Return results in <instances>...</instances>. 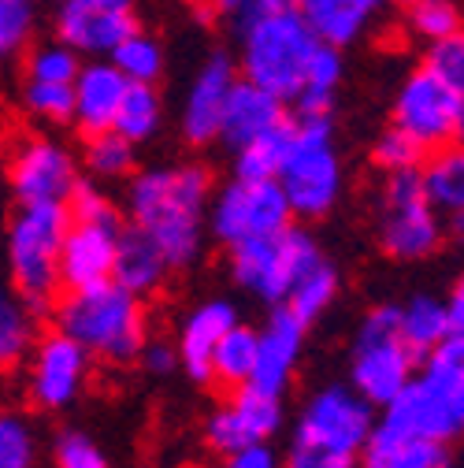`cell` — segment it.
Instances as JSON below:
<instances>
[{
    "label": "cell",
    "mask_w": 464,
    "mask_h": 468,
    "mask_svg": "<svg viewBox=\"0 0 464 468\" xmlns=\"http://www.w3.org/2000/svg\"><path fill=\"white\" fill-rule=\"evenodd\" d=\"M212 175L201 164H171L149 167L127 190L131 227L160 246L171 271L190 268L205 246Z\"/></svg>",
    "instance_id": "cell-1"
},
{
    "label": "cell",
    "mask_w": 464,
    "mask_h": 468,
    "mask_svg": "<svg viewBox=\"0 0 464 468\" xmlns=\"http://www.w3.org/2000/svg\"><path fill=\"white\" fill-rule=\"evenodd\" d=\"M52 327L75 338L100 365H131L149 342L145 298L131 294L111 279L82 290H64L52 302Z\"/></svg>",
    "instance_id": "cell-2"
},
{
    "label": "cell",
    "mask_w": 464,
    "mask_h": 468,
    "mask_svg": "<svg viewBox=\"0 0 464 468\" xmlns=\"http://www.w3.org/2000/svg\"><path fill=\"white\" fill-rule=\"evenodd\" d=\"M379 424L446 446L464 439V335L442 338L420 357L413 383L379 409Z\"/></svg>",
    "instance_id": "cell-3"
},
{
    "label": "cell",
    "mask_w": 464,
    "mask_h": 468,
    "mask_svg": "<svg viewBox=\"0 0 464 468\" xmlns=\"http://www.w3.org/2000/svg\"><path fill=\"white\" fill-rule=\"evenodd\" d=\"M379 417L350 383H327L312 390L298 420L290 428V446L282 453L286 468H357L364 442L372 439Z\"/></svg>",
    "instance_id": "cell-4"
},
{
    "label": "cell",
    "mask_w": 464,
    "mask_h": 468,
    "mask_svg": "<svg viewBox=\"0 0 464 468\" xmlns=\"http://www.w3.org/2000/svg\"><path fill=\"white\" fill-rule=\"evenodd\" d=\"M71 227L68 205H19L8 227L12 290L37 313L60 298V253Z\"/></svg>",
    "instance_id": "cell-5"
},
{
    "label": "cell",
    "mask_w": 464,
    "mask_h": 468,
    "mask_svg": "<svg viewBox=\"0 0 464 468\" xmlns=\"http://www.w3.org/2000/svg\"><path fill=\"white\" fill-rule=\"evenodd\" d=\"M320 41L301 23L294 8L257 19L242 27V79L275 93L279 101H294L305 86L309 64Z\"/></svg>",
    "instance_id": "cell-6"
},
{
    "label": "cell",
    "mask_w": 464,
    "mask_h": 468,
    "mask_svg": "<svg viewBox=\"0 0 464 468\" xmlns=\"http://www.w3.org/2000/svg\"><path fill=\"white\" fill-rule=\"evenodd\" d=\"M71 227L60 253V286L64 290H82L111 279L115 268V250H120L123 234V216L115 208L108 194L93 183H79V190L68 201Z\"/></svg>",
    "instance_id": "cell-7"
},
{
    "label": "cell",
    "mask_w": 464,
    "mask_h": 468,
    "mask_svg": "<svg viewBox=\"0 0 464 468\" xmlns=\"http://www.w3.org/2000/svg\"><path fill=\"white\" fill-rule=\"evenodd\" d=\"M417 365H420V357L413 354V346L401 338V327H397V305H375L353 335L350 387L368 405L383 409L386 401H394L413 383Z\"/></svg>",
    "instance_id": "cell-8"
},
{
    "label": "cell",
    "mask_w": 464,
    "mask_h": 468,
    "mask_svg": "<svg viewBox=\"0 0 464 468\" xmlns=\"http://www.w3.org/2000/svg\"><path fill=\"white\" fill-rule=\"evenodd\" d=\"M290 201V212L320 219L342 197V160L331 142V120H294V142L275 179Z\"/></svg>",
    "instance_id": "cell-9"
},
{
    "label": "cell",
    "mask_w": 464,
    "mask_h": 468,
    "mask_svg": "<svg viewBox=\"0 0 464 468\" xmlns=\"http://www.w3.org/2000/svg\"><path fill=\"white\" fill-rule=\"evenodd\" d=\"M375 230H379L383 253L394 261H424L442 246L446 239L442 212L427 201L420 171L386 175L383 194H379Z\"/></svg>",
    "instance_id": "cell-10"
},
{
    "label": "cell",
    "mask_w": 464,
    "mask_h": 468,
    "mask_svg": "<svg viewBox=\"0 0 464 468\" xmlns=\"http://www.w3.org/2000/svg\"><path fill=\"white\" fill-rule=\"evenodd\" d=\"M320 246L309 239V230L286 227L268 239H249L230 246V275L242 290H249L253 298L268 305H282L290 286L298 282L305 268L320 261Z\"/></svg>",
    "instance_id": "cell-11"
},
{
    "label": "cell",
    "mask_w": 464,
    "mask_h": 468,
    "mask_svg": "<svg viewBox=\"0 0 464 468\" xmlns=\"http://www.w3.org/2000/svg\"><path fill=\"white\" fill-rule=\"evenodd\" d=\"M93 357L64 331H45L23 361V394L41 413H64L90 387Z\"/></svg>",
    "instance_id": "cell-12"
},
{
    "label": "cell",
    "mask_w": 464,
    "mask_h": 468,
    "mask_svg": "<svg viewBox=\"0 0 464 468\" xmlns=\"http://www.w3.org/2000/svg\"><path fill=\"white\" fill-rule=\"evenodd\" d=\"M290 219L294 212H290V201L275 179H235L208 205V230L227 250L294 227Z\"/></svg>",
    "instance_id": "cell-13"
},
{
    "label": "cell",
    "mask_w": 464,
    "mask_h": 468,
    "mask_svg": "<svg viewBox=\"0 0 464 468\" xmlns=\"http://www.w3.org/2000/svg\"><path fill=\"white\" fill-rule=\"evenodd\" d=\"M457 108H460V93H453L435 71L417 68V71L405 75V82L397 86L394 127L405 131L409 138H417L431 153V149H442V145L453 142Z\"/></svg>",
    "instance_id": "cell-14"
},
{
    "label": "cell",
    "mask_w": 464,
    "mask_h": 468,
    "mask_svg": "<svg viewBox=\"0 0 464 468\" xmlns=\"http://www.w3.org/2000/svg\"><path fill=\"white\" fill-rule=\"evenodd\" d=\"M282 424H286L282 398L264 394L257 387H238L205 417V446L223 457L253 442H271L282 431Z\"/></svg>",
    "instance_id": "cell-15"
},
{
    "label": "cell",
    "mask_w": 464,
    "mask_h": 468,
    "mask_svg": "<svg viewBox=\"0 0 464 468\" xmlns=\"http://www.w3.org/2000/svg\"><path fill=\"white\" fill-rule=\"evenodd\" d=\"M8 179L19 205H68L82 183L75 156L52 138L23 142L8 164Z\"/></svg>",
    "instance_id": "cell-16"
},
{
    "label": "cell",
    "mask_w": 464,
    "mask_h": 468,
    "mask_svg": "<svg viewBox=\"0 0 464 468\" xmlns=\"http://www.w3.org/2000/svg\"><path fill=\"white\" fill-rule=\"evenodd\" d=\"M138 34V16L131 0H64L60 16H56V37L79 56H111L115 45Z\"/></svg>",
    "instance_id": "cell-17"
},
{
    "label": "cell",
    "mask_w": 464,
    "mask_h": 468,
    "mask_svg": "<svg viewBox=\"0 0 464 468\" xmlns=\"http://www.w3.org/2000/svg\"><path fill=\"white\" fill-rule=\"evenodd\" d=\"M305 335H309V327L294 313L275 305L268 324L257 331V361H253V376L246 387L282 398L298 376V365L305 354Z\"/></svg>",
    "instance_id": "cell-18"
},
{
    "label": "cell",
    "mask_w": 464,
    "mask_h": 468,
    "mask_svg": "<svg viewBox=\"0 0 464 468\" xmlns=\"http://www.w3.org/2000/svg\"><path fill=\"white\" fill-rule=\"evenodd\" d=\"M235 82H238L235 60L223 56V52H212L208 60L201 64L197 79L190 82V93H186V104H183V134H186V142L208 145V142L219 138V115H223L227 93H230Z\"/></svg>",
    "instance_id": "cell-19"
},
{
    "label": "cell",
    "mask_w": 464,
    "mask_h": 468,
    "mask_svg": "<svg viewBox=\"0 0 464 468\" xmlns=\"http://www.w3.org/2000/svg\"><path fill=\"white\" fill-rule=\"evenodd\" d=\"M235 324H238V313L223 298L201 302L197 309H190L183 316L179 335H175V357H179V368L194 383H212V354H216L219 338Z\"/></svg>",
    "instance_id": "cell-20"
},
{
    "label": "cell",
    "mask_w": 464,
    "mask_h": 468,
    "mask_svg": "<svg viewBox=\"0 0 464 468\" xmlns=\"http://www.w3.org/2000/svg\"><path fill=\"white\" fill-rule=\"evenodd\" d=\"M127 79L120 75L111 60L108 64H82L79 79H75V127L90 138V134H104L115 131V115H120L123 93H127Z\"/></svg>",
    "instance_id": "cell-21"
},
{
    "label": "cell",
    "mask_w": 464,
    "mask_h": 468,
    "mask_svg": "<svg viewBox=\"0 0 464 468\" xmlns=\"http://www.w3.org/2000/svg\"><path fill=\"white\" fill-rule=\"evenodd\" d=\"M286 120V108L275 93L238 79L227 93V104H223V115H219V138L230 145V149H242L246 142L260 138L264 131L279 127Z\"/></svg>",
    "instance_id": "cell-22"
},
{
    "label": "cell",
    "mask_w": 464,
    "mask_h": 468,
    "mask_svg": "<svg viewBox=\"0 0 464 468\" xmlns=\"http://www.w3.org/2000/svg\"><path fill=\"white\" fill-rule=\"evenodd\" d=\"M357 468H453V450L446 442L401 435L375 424L372 439L357 457Z\"/></svg>",
    "instance_id": "cell-23"
},
{
    "label": "cell",
    "mask_w": 464,
    "mask_h": 468,
    "mask_svg": "<svg viewBox=\"0 0 464 468\" xmlns=\"http://www.w3.org/2000/svg\"><path fill=\"white\" fill-rule=\"evenodd\" d=\"M167 271H171V264L149 234H142L138 227H123L120 250H115L111 282H120L123 290H131L138 298H149L167 282Z\"/></svg>",
    "instance_id": "cell-24"
},
{
    "label": "cell",
    "mask_w": 464,
    "mask_h": 468,
    "mask_svg": "<svg viewBox=\"0 0 464 468\" xmlns=\"http://www.w3.org/2000/svg\"><path fill=\"white\" fill-rule=\"evenodd\" d=\"M41 313L19 298L12 286H0V372H16L41 338Z\"/></svg>",
    "instance_id": "cell-25"
},
{
    "label": "cell",
    "mask_w": 464,
    "mask_h": 468,
    "mask_svg": "<svg viewBox=\"0 0 464 468\" xmlns=\"http://www.w3.org/2000/svg\"><path fill=\"white\" fill-rule=\"evenodd\" d=\"M294 12L301 16V23L312 30V37L320 45L342 48L361 37V30L368 27V12H361L353 0H294Z\"/></svg>",
    "instance_id": "cell-26"
},
{
    "label": "cell",
    "mask_w": 464,
    "mask_h": 468,
    "mask_svg": "<svg viewBox=\"0 0 464 468\" xmlns=\"http://www.w3.org/2000/svg\"><path fill=\"white\" fill-rule=\"evenodd\" d=\"M420 179L427 190V201L442 212H464V145L449 142L442 149H431L427 160L420 164Z\"/></svg>",
    "instance_id": "cell-27"
},
{
    "label": "cell",
    "mask_w": 464,
    "mask_h": 468,
    "mask_svg": "<svg viewBox=\"0 0 464 468\" xmlns=\"http://www.w3.org/2000/svg\"><path fill=\"white\" fill-rule=\"evenodd\" d=\"M397 327H401V338L413 346V354L424 357L431 349L453 335L449 327V309L442 298H431V294H417L413 302L397 305Z\"/></svg>",
    "instance_id": "cell-28"
},
{
    "label": "cell",
    "mask_w": 464,
    "mask_h": 468,
    "mask_svg": "<svg viewBox=\"0 0 464 468\" xmlns=\"http://www.w3.org/2000/svg\"><path fill=\"white\" fill-rule=\"evenodd\" d=\"M290 142H294V120H282L279 127L235 149V179H279Z\"/></svg>",
    "instance_id": "cell-29"
},
{
    "label": "cell",
    "mask_w": 464,
    "mask_h": 468,
    "mask_svg": "<svg viewBox=\"0 0 464 468\" xmlns=\"http://www.w3.org/2000/svg\"><path fill=\"white\" fill-rule=\"evenodd\" d=\"M334 298H338V271L320 257L312 268H305V271L298 275L294 286H290L282 309H290L305 327H312V324L334 305Z\"/></svg>",
    "instance_id": "cell-30"
},
{
    "label": "cell",
    "mask_w": 464,
    "mask_h": 468,
    "mask_svg": "<svg viewBox=\"0 0 464 468\" xmlns=\"http://www.w3.org/2000/svg\"><path fill=\"white\" fill-rule=\"evenodd\" d=\"M253 361H257V327H246L238 320L219 338L216 354H212V383H219L227 390L246 387L253 376Z\"/></svg>",
    "instance_id": "cell-31"
},
{
    "label": "cell",
    "mask_w": 464,
    "mask_h": 468,
    "mask_svg": "<svg viewBox=\"0 0 464 468\" xmlns=\"http://www.w3.org/2000/svg\"><path fill=\"white\" fill-rule=\"evenodd\" d=\"M0 468H41V435L23 409H0Z\"/></svg>",
    "instance_id": "cell-32"
},
{
    "label": "cell",
    "mask_w": 464,
    "mask_h": 468,
    "mask_svg": "<svg viewBox=\"0 0 464 468\" xmlns=\"http://www.w3.org/2000/svg\"><path fill=\"white\" fill-rule=\"evenodd\" d=\"M163 123V104H160V93L156 86H142V82H131L127 93H123V104H120V115H115V131H120L127 142H145L160 131Z\"/></svg>",
    "instance_id": "cell-33"
},
{
    "label": "cell",
    "mask_w": 464,
    "mask_h": 468,
    "mask_svg": "<svg viewBox=\"0 0 464 468\" xmlns=\"http://www.w3.org/2000/svg\"><path fill=\"white\" fill-rule=\"evenodd\" d=\"M82 164L93 179H123L134 171V142H127L120 131L90 134L82 149Z\"/></svg>",
    "instance_id": "cell-34"
},
{
    "label": "cell",
    "mask_w": 464,
    "mask_h": 468,
    "mask_svg": "<svg viewBox=\"0 0 464 468\" xmlns=\"http://www.w3.org/2000/svg\"><path fill=\"white\" fill-rule=\"evenodd\" d=\"M108 60L120 68V75L127 82H142V86H156V79L163 75V48L149 37V34H131L127 41L115 45V52Z\"/></svg>",
    "instance_id": "cell-35"
},
{
    "label": "cell",
    "mask_w": 464,
    "mask_h": 468,
    "mask_svg": "<svg viewBox=\"0 0 464 468\" xmlns=\"http://www.w3.org/2000/svg\"><path fill=\"white\" fill-rule=\"evenodd\" d=\"M82 71L79 52L68 48L64 41H52V45H37L26 56V82H48V86H75Z\"/></svg>",
    "instance_id": "cell-36"
},
{
    "label": "cell",
    "mask_w": 464,
    "mask_h": 468,
    "mask_svg": "<svg viewBox=\"0 0 464 468\" xmlns=\"http://www.w3.org/2000/svg\"><path fill=\"white\" fill-rule=\"evenodd\" d=\"M48 461H52V468H111L104 446L82 428L56 431L52 446H48Z\"/></svg>",
    "instance_id": "cell-37"
},
{
    "label": "cell",
    "mask_w": 464,
    "mask_h": 468,
    "mask_svg": "<svg viewBox=\"0 0 464 468\" xmlns=\"http://www.w3.org/2000/svg\"><path fill=\"white\" fill-rule=\"evenodd\" d=\"M372 156H375V164H379L386 175H394V171H420V164L427 160V149H424L417 138H409L405 131L390 127V131H383V134L375 138Z\"/></svg>",
    "instance_id": "cell-38"
},
{
    "label": "cell",
    "mask_w": 464,
    "mask_h": 468,
    "mask_svg": "<svg viewBox=\"0 0 464 468\" xmlns=\"http://www.w3.org/2000/svg\"><path fill=\"white\" fill-rule=\"evenodd\" d=\"M409 30L417 37H424L427 45L442 41V37L460 30V12H457L453 0H417L409 8Z\"/></svg>",
    "instance_id": "cell-39"
},
{
    "label": "cell",
    "mask_w": 464,
    "mask_h": 468,
    "mask_svg": "<svg viewBox=\"0 0 464 468\" xmlns=\"http://www.w3.org/2000/svg\"><path fill=\"white\" fill-rule=\"evenodd\" d=\"M34 27V5L30 0H0V68L16 60L19 48L26 45Z\"/></svg>",
    "instance_id": "cell-40"
},
{
    "label": "cell",
    "mask_w": 464,
    "mask_h": 468,
    "mask_svg": "<svg viewBox=\"0 0 464 468\" xmlns=\"http://www.w3.org/2000/svg\"><path fill=\"white\" fill-rule=\"evenodd\" d=\"M26 108L45 123H71L75 120V90L71 86H48V82H26Z\"/></svg>",
    "instance_id": "cell-41"
},
{
    "label": "cell",
    "mask_w": 464,
    "mask_h": 468,
    "mask_svg": "<svg viewBox=\"0 0 464 468\" xmlns=\"http://www.w3.org/2000/svg\"><path fill=\"white\" fill-rule=\"evenodd\" d=\"M424 68L435 71L453 93L464 97V30H457V34H449L442 41H431Z\"/></svg>",
    "instance_id": "cell-42"
},
{
    "label": "cell",
    "mask_w": 464,
    "mask_h": 468,
    "mask_svg": "<svg viewBox=\"0 0 464 468\" xmlns=\"http://www.w3.org/2000/svg\"><path fill=\"white\" fill-rule=\"evenodd\" d=\"M219 468H286V464H282V453L271 442H253V446L223 453Z\"/></svg>",
    "instance_id": "cell-43"
},
{
    "label": "cell",
    "mask_w": 464,
    "mask_h": 468,
    "mask_svg": "<svg viewBox=\"0 0 464 468\" xmlns=\"http://www.w3.org/2000/svg\"><path fill=\"white\" fill-rule=\"evenodd\" d=\"M153 376H167L171 368H179V357H175V346H163V342H145L142 357H138Z\"/></svg>",
    "instance_id": "cell-44"
},
{
    "label": "cell",
    "mask_w": 464,
    "mask_h": 468,
    "mask_svg": "<svg viewBox=\"0 0 464 468\" xmlns=\"http://www.w3.org/2000/svg\"><path fill=\"white\" fill-rule=\"evenodd\" d=\"M286 8H294V0H246L242 12H238L235 19H238V27H246V23H257V19L279 16V12H286Z\"/></svg>",
    "instance_id": "cell-45"
},
{
    "label": "cell",
    "mask_w": 464,
    "mask_h": 468,
    "mask_svg": "<svg viewBox=\"0 0 464 468\" xmlns=\"http://www.w3.org/2000/svg\"><path fill=\"white\" fill-rule=\"evenodd\" d=\"M446 309H449V327H453V335H464V271H460V279H457L453 290H449Z\"/></svg>",
    "instance_id": "cell-46"
},
{
    "label": "cell",
    "mask_w": 464,
    "mask_h": 468,
    "mask_svg": "<svg viewBox=\"0 0 464 468\" xmlns=\"http://www.w3.org/2000/svg\"><path fill=\"white\" fill-rule=\"evenodd\" d=\"M457 242H464V212H453V216H446V223H442Z\"/></svg>",
    "instance_id": "cell-47"
},
{
    "label": "cell",
    "mask_w": 464,
    "mask_h": 468,
    "mask_svg": "<svg viewBox=\"0 0 464 468\" xmlns=\"http://www.w3.org/2000/svg\"><path fill=\"white\" fill-rule=\"evenodd\" d=\"M183 5H186V8H194L201 19H208V16L216 12V0H183Z\"/></svg>",
    "instance_id": "cell-48"
},
{
    "label": "cell",
    "mask_w": 464,
    "mask_h": 468,
    "mask_svg": "<svg viewBox=\"0 0 464 468\" xmlns=\"http://www.w3.org/2000/svg\"><path fill=\"white\" fill-rule=\"evenodd\" d=\"M246 0H216V12H227V16H238Z\"/></svg>",
    "instance_id": "cell-49"
},
{
    "label": "cell",
    "mask_w": 464,
    "mask_h": 468,
    "mask_svg": "<svg viewBox=\"0 0 464 468\" xmlns=\"http://www.w3.org/2000/svg\"><path fill=\"white\" fill-rule=\"evenodd\" d=\"M353 5H357L361 12H368V16H375L383 5H390V0H353Z\"/></svg>",
    "instance_id": "cell-50"
},
{
    "label": "cell",
    "mask_w": 464,
    "mask_h": 468,
    "mask_svg": "<svg viewBox=\"0 0 464 468\" xmlns=\"http://www.w3.org/2000/svg\"><path fill=\"white\" fill-rule=\"evenodd\" d=\"M453 142L464 145V97H460V108H457V134H453Z\"/></svg>",
    "instance_id": "cell-51"
},
{
    "label": "cell",
    "mask_w": 464,
    "mask_h": 468,
    "mask_svg": "<svg viewBox=\"0 0 464 468\" xmlns=\"http://www.w3.org/2000/svg\"><path fill=\"white\" fill-rule=\"evenodd\" d=\"M394 5H405V8H413V5H417V0H394Z\"/></svg>",
    "instance_id": "cell-52"
},
{
    "label": "cell",
    "mask_w": 464,
    "mask_h": 468,
    "mask_svg": "<svg viewBox=\"0 0 464 468\" xmlns=\"http://www.w3.org/2000/svg\"><path fill=\"white\" fill-rule=\"evenodd\" d=\"M97 5H111V0H97Z\"/></svg>",
    "instance_id": "cell-53"
}]
</instances>
